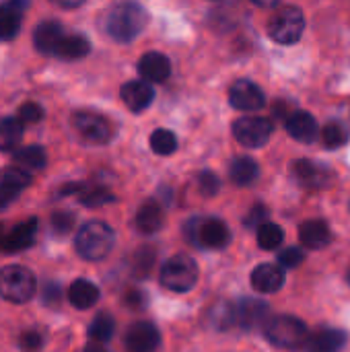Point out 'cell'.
I'll list each match as a JSON object with an SVG mask.
<instances>
[{
    "label": "cell",
    "instance_id": "cell-39",
    "mask_svg": "<svg viewBox=\"0 0 350 352\" xmlns=\"http://www.w3.org/2000/svg\"><path fill=\"white\" fill-rule=\"evenodd\" d=\"M305 262V252L301 248H285L278 254V266L283 270L287 268H299Z\"/></svg>",
    "mask_w": 350,
    "mask_h": 352
},
{
    "label": "cell",
    "instance_id": "cell-1",
    "mask_svg": "<svg viewBox=\"0 0 350 352\" xmlns=\"http://www.w3.org/2000/svg\"><path fill=\"white\" fill-rule=\"evenodd\" d=\"M149 10L138 4V2H118L111 4L103 16H101V29L103 33L118 41V43H128L134 41L144 27L149 25Z\"/></svg>",
    "mask_w": 350,
    "mask_h": 352
},
{
    "label": "cell",
    "instance_id": "cell-12",
    "mask_svg": "<svg viewBox=\"0 0 350 352\" xmlns=\"http://www.w3.org/2000/svg\"><path fill=\"white\" fill-rule=\"evenodd\" d=\"M229 103L239 111H258L266 105V95L256 82L241 78L233 82L229 91Z\"/></svg>",
    "mask_w": 350,
    "mask_h": 352
},
{
    "label": "cell",
    "instance_id": "cell-13",
    "mask_svg": "<svg viewBox=\"0 0 350 352\" xmlns=\"http://www.w3.org/2000/svg\"><path fill=\"white\" fill-rule=\"evenodd\" d=\"M285 280H287L285 270L274 262L258 264L252 270V287H254V291H258L262 295H272V293L281 291L285 287Z\"/></svg>",
    "mask_w": 350,
    "mask_h": 352
},
{
    "label": "cell",
    "instance_id": "cell-29",
    "mask_svg": "<svg viewBox=\"0 0 350 352\" xmlns=\"http://www.w3.org/2000/svg\"><path fill=\"white\" fill-rule=\"evenodd\" d=\"M23 138V124L17 118H4L0 122V151L8 153L21 144Z\"/></svg>",
    "mask_w": 350,
    "mask_h": 352
},
{
    "label": "cell",
    "instance_id": "cell-18",
    "mask_svg": "<svg viewBox=\"0 0 350 352\" xmlns=\"http://www.w3.org/2000/svg\"><path fill=\"white\" fill-rule=\"evenodd\" d=\"M347 332L338 328H322L307 336L305 351L307 352H342L347 346Z\"/></svg>",
    "mask_w": 350,
    "mask_h": 352
},
{
    "label": "cell",
    "instance_id": "cell-19",
    "mask_svg": "<svg viewBox=\"0 0 350 352\" xmlns=\"http://www.w3.org/2000/svg\"><path fill=\"white\" fill-rule=\"evenodd\" d=\"M120 97L122 101L126 103V107L134 113H140L144 111L153 99H155V91L149 82H142V80H128L122 85L120 89Z\"/></svg>",
    "mask_w": 350,
    "mask_h": 352
},
{
    "label": "cell",
    "instance_id": "cell-34",
    "mask_svg": "<svg viewBox=\"0 0 350 352\" xmlns=\"http://www.w3.org/2000/svg\"><path fill=\"white\" fill-rule=\"evenodd\" d=\"M210 322L217 330L225 332L231 326H235V305L229 301H221L212 307L210 311Z\"/></svg>",
    "mask_w": 350,
    "mask_h": 352
},
{
    "label": "cell",
    "instance_id": "cell-8",
    "mask_svg": "<svg viewBox=\"0 0 350 352\" xmlns=\"http://www.w3.org/2000/svg\"><path fill=\"white\" fill-rule=\"evenodd\" d=\"M72 130L87 144H107L113 136V128L109 120L101 113L93 111H76L72 116Z\"/></svg>",
    "mask_w": 350,
    "mask_h": 352
},
{
    "label": "cell",
    "instance_id": "cell-41",
    "mask_svg": "<svg viewBox=\"0 0 350 352\" xmlns=\"http://www.w3.org/2000/svg\"><path fill=\"white\" fill-rule=\"evenodd\" d=\"M19 346L23 352H37L43 346V334L39 330H27L19 338Z\"/></svg>",
    "mask_w": 350,
    "mask_h": 352
},
{
    "label": "cell",
    "instance_id": "cell-37",
    "mask_svg": "<svg viewBox=\"0 0 350 352\" xmlns=\"http://www.w3.org/2000/svg\"><path fill=\"white\" fill-rule=\"evenodd\" d=\"M198 190H200L202 196L212 198V196H217L221 192V179L212 171H202L198 175Z\"/></svg>",
    "mask_w": 350,
    "mask_h": 352
},
{
    "label": "cell",
    "instance_id": "cell-9",
    "mask_svg": "<svg viewBox=\"0 0 350 352\" xmlns=\"http://www.w3.org/2000/svg\"><path fill=\"white\" fill-rule=\"evenodd\" d=\"M274 132V124L262 116H245L235 120L233 136L245 148H260L264 146Z\"/></svg>",
    "mask_w": 350,
    "mask_h": 352
},
{
    "label": "cell",
    "instance_id": "cell-10",
    "mask_svg": "<svg viewBox=\"0 0 350 352\" xmlns=\"http://www.w3.org/2000/svg\"><path fill=\"white\" fill-rule=\"evenodd\" d=\"M291 175L301 188L307 190H324L332 186L334 171L328 163H320L314 159H299L291 165Z\"/></svg>",
    "mask_w": 350,
    "mask_h": 352
},
{
    "label": "cell",
    "instance_id": "cell-43",
    "mask_svg": "<svg viewBox=\"0 0 350 352\" xmlns=\"http://www.w3.org/2000/svg\"><path fill=\"white\" fill-rule=\"evenodd\" d=\"M146 293L140 291V289H130L126 295H124V305L130 309V311H142L146 307Z\"/></svg>",
    "mask_w": 350,
    "mask_h": 352
},
{
    "label": "cell",
    "instance_id": "cell-4",
    "mask_svg": "<svg viewBox=\"0 0 350 352\" xmlns=\"http://www.w3.org/2000/svg\"><path fill=\"white\" fill-rule=\"evenodd\" d=\"M264 336L270 344L278 349H289V351H299L305 346V340L309 336L307 324L295 316H270L266 326L262 328Z\"/></svg>",
    "mask_w": 350,
    "mask_h": 352
},
{
    "label": "cell",
    "instance_id": "cell-16",
    "mask_svg": "<svg viewBox=\"0 0 350 352\" xmlns=\"http://www.w3.org/2000/svg\"><path fill=\"white\" fill-rule=\"evenodd\" d=\"M37 235V219H27L23 223H19L12 231L4 233L0 250L6 254H17V252H25L33 245Z\"/></svg>",
    "mask_w": 350,
    "mask_h": 352
},
{
    "label": "cell",
    "instance_id": "cell-32",
    "mask_svg": "<svg viewBox=\"0 0 350 352\" xmlns=\"http://www.w3.org/2000/svg\"><path fill=\"white\" fill-rule=\"evenodd\" d=\"M285 241V231L281 225L276 223H264L262 227H258V245L266 252H272L276 248H281Z\"/></svg>",
    "mask_w": 350,
    "mask_h": 352
},
{
    "label": "cell",
    "instance_id": "cell-27",
    "mask_svg": "<svg viewBox=\"0 0 350 352\" xmlns=\"http://www.w3.org/2000/svg\"><path fill=\"white\" fill-rule=\"evenodd\" d=\"M12 163H14L17 169L31 173V171H39V169H43L47 165V155H45V151L41 146L31 144V146L19 148L12 155Z\"/></svg>",
    "mask_w": 350,
    "mask_h": 352
},
{
    "label": "cell",
    "instance_id": "cell-7",
    "mask_svg": "<svg viewBox=\"0 0 350 352\" xmlns=\"http://www.w3.org/2000/svg\"><path fill=\"white\" fill-rule=\"evenodd\" d=\"M35 295V276L25 266H6L0 270V297L10 303H27Z\"/></svg>",
    "mask_w": 350,
    "mask_h": 352
},
{
    "label": "cell",
    "instance_id": "cell-45",
    "mask_svg": "<svg viewBox=\"0 0 350 352\" xmlns=\"http://www.w3.org/2000/svg\"><path fill=\"white\" fill-rule=\"evenodd\" d=\"M83 352H107L103 349V344H95V342H91V344H87L85 346V351Z\"/></svg>",
    "mask_w": 350,
    "mask_h": 352
},
{
    "label": "cell",
    "instance_id": "cell-22",
    "mask_svg": "<svg viewBox=\"0 0 350 352\" xmlns=\"http://www.w3.org/2000/svg\"><path fill=\"white\" fill-rule=\"evenodd\" d=\"M64 29L60 23L56 21H43L35 27L33 31V45L39 54H56V47L60 45L62 37H64Z\"/></svg>",
    "mask_w": 350,
    "mask_h": 352
},
{
    "label": "cell",
    "instance_id": "cell-5",
    "mask_svg": "<svg viewBox=\"0 0 350 352\" xmlns=\"http://www.w3.org/2000/svg\"><path fill=\"white\" fill-rule=\"evenodd\" d=\"M303 31H305V14L299 6H293V4L278 6L276 12L268 21L270 39H274L276 43H283V45L297 43L301 39Z\"/></svg>",
    "mask_w": 350,
    "mask_h": 352
},
{
    "label": "cell",
    "instance_id": "cell-26",
    "mask_svg": "<svg viewBox=\"0 0 350 352\" xmlns=\"http://www.w3.org/2000/svg\"><path fill=\"white\" fill-rule=\"evenodd\" d=\"M229 177L235 186H252L260 177V165L252 157H237L231 161L229 167Z\"/></svg>",
    "mask_w": 350,
    "mask_h": 352
},
{
    "label": "cell",
    "instance_id": "cell-6",
    "mask_svg": "<svg viewBox=\"0 0 350 352\" xmlns=\"http://www.w3.org/2000/svg\"><path fill=\"white\" fill-rule=\"evenodd\" d=\"M198 280V264L186 254L169 258L161 268V285L173 293H188Z\"/></svg>",
    "mask_w": 350,
    "mask_h": 352
},
{
    "label": "cell",
    "instance_id": "cell-2",
    "mask_svg": "<svg viewBox=\"0 0 350 352\" xmlns=\"http://www.w3.org/2000/svg\"><path fill=\"white\" fill-rule=\"evenodd\" d=\"M116 243L113 229L103 221H89L85 223L74 237L76 254L87 262H99L103 260Z\"/></svg>",
    "mask_w": 350,
    "mask_h": 352
},
{
    "label": "cell",
    "instance_id": "cell-28",
    "mask_svg": "<svg viewBox=\"0 0 350 352\" xmlns=\"http://www.w3.org/2000/svg\"><path fill=\"white\" fill-rule=\"evenodd\" d=\"M89 50H91V43L87 37H83L78 33H70V35L62 37L54 56H58L62 60H78V58H85L89 54Z\"/></svg>",
    "mask_w": 350,
    "mask_h": 352
},
{
    "label": "cell",
    "instance_id": "cell-20",
    "mask_svg": "<svg viewBox=\"0 0 350 352\" xmlns=\"http://www.w3.org/2000/svg\"><path fill=\"white\" fill-rule=\"evenodd\" d=\"M299 241L307 250H324L332 243V231L330 225L322 219L305 221L299 227Z\"/></svg>",
    "mask_w": 350,
    "mask_h": 352
},
{
    "label": "cell",
    "instance_id": "cell-46",
    "mask_svg": "<svg viewBox=\"0 0 350 352\" xmlns=\"http://www.w3.org/2000/svg\"><path fill=\"white\" fill-rule=\"evenodd\" d=\"M62 8H76V6H80L83 2H58Z\"/></svg>",
    "mask_w": 350,
    "mask_h": 352
},
{
    "label": "cell",
    "instance_id": "cell-23",
    "mask_svg": "<svg viewBox=\"0 0 350 352\" xmlns=\"http://www.w3.org/2000/svg\"><path fill=\"white\" fill-rule=\"evenodd\" d=\"M165 217H163V208L157 200H146L134 217V225L142 235H155L163 229Z\"/></svg>",
    "mask_w": 350,
    "mask_h": 352
},
{
    "label": "cell",
    "instance_id": "cell-48",
    "mask_svg": "<svg viewBox=\"0 0 350 352\" xmlns=\"http://www.w3.org/2000/svg\"><path fill=\"white\" fill-rule=\"evenodd\" d=\"M347 283L350 285V268H349V272H347Z\"/></svg>",
    "mask_w": 350,
    "mask_h": 352
},
{
    "label": "cell",
    "instance_id": "cell-3",
    "mask_svg": "<svg viewBox=\"0 0 350 352\" xmlns=\"http://www.w3.org/2000/svg\"><path fill=\"white\" fill-rule=\"evenodd\" d=\"M184 235L190 243L204 250H223L231 243V231L217 217H192L184 225Z\"/></svg>",
    "mask_w": 350,
    "mask_h": 352
},
{
    "label": "cell",
    "instance_id": "cell-42",
    "mask_svg": "<svg viewBox=\"0 0 350 352\" xmlns=\"http://www.w3.org/2000/svg\"><path fill=\"white\" fill-rule=\"evenodd\" d=\"M264 223H268V208H266L264 204L252 206V210L248 212V217H245V221H243V225L250 227V229H258V227H262Z\"/></svg>",
    "mask_w": 350,
    "mask_h": 352
},
{
    "label": "cell",
    "instance_id": "cell-38",
    "mask_svg": "<svg viewBox=\"0 0 350 352\" xmlns=\"http://www.w3.org/2000/svg\"><path fill=\"white\" fill-rule=\"evenodd\" d=\"M80 202L89 208H97V206H103V204H109V202H116L113 194L103 190V188H95V190H89L83 194Z\"/></svg>",
    "mask_w": 350,
    "mask_h": 352
},
{
    "label": "cell",
    "instance_id": "cell-24",
    "mask_svg": "<svg viewBox=\"0 0 350 352\" xmlns=\"http://www.w3.org/2000/svg\"><path fill=\"white\" fill-rule=\"evenodd\" d=\"M27 8V2H4L0 4V39L2 41H10L17 37V33L21 31V19H23V10Z\"/></svg>",
    "mask_w": 350,
    "mask_h": 352
},
{
    "label": "cell",
    "instance_id": "cell-40",
    "mask_svg": "<svg viewBox=\"0 0 350 352\" xmlns=\"http://www.w3.org/2000/svg\"><path fill=\"white\" fill-rule=\"evenodd\" d=\"M41 118H43V107L39 103H23L17 116L21 124H37L41 122Z\"/></svg>",
    "mask_w": 350,
    "mask_h": 352
},
{
    "label": "cell",
    "instance_id": "cell-36",
    "mask_svg": "<svg viewBox=\"0 0 350 352\" xmlns=\"http://www.w3.org/2000/svg\"><path fill=\"white\" fill-rule=\"evenodd\" d=\"M74 227V214L68 210H56L50 217V229L56 237H66Z\"/></svg>",
    "mask_w": 350,
    "mask_h": 352
},
{
    "label": "cell",
    "instance_id": "cell-33",
    "mask_svg": "<svg viewBox=\"0 0 350 352\" xmlns=\"http://www.w3.org/2000/svg\"><path fill=\"white\" fill-rule=\"evenodd\" d=\"M151 148L161 155V157H167V155H173L175 148H177V138L171 130H165V128H157L153 134H151Z\"/></svg>",
    "mask_w": 350,
    "mask_h": 352
},
{
    "label": "cell",
    "instance_id": "cell-15",
    "mask_svg": "<svg viewBox=\"0 0 350 352\" xmlns=\"http://www.w3.org/2000/svg\"><path fill=\"white\" fill-rule=\"evenodd\" d=\"M31 173L21 171L17 167H8L0 173V208L12 204L25 188L31 186Z\"/></svg>",
    "mask_w": 350,
    "mask_h": 352
},
{
    "label": "cell",
    "instance_id": "cell-14",
    "mask_svg": "<svg viewBox=\"0 0 350 352\" xmlns=\"http://www.w3.org/2000/svg\"><path fill=\"white\" fill-rule=\"evenodd\" d=\"M285 126H287L289 136L303 144H311L320 136V124L309 111H293L285 120Z\"/></svg>",
    "mask_w": 350,
    "mask_h": 352
},
{
    "label": "cell",
    "instance_id": "cell-11",
    "mask_svg": "<svg viewBox=\"0 0 350 352\" xmlns=\"http://www.w3.org/2000/svg\"><path fill=\"white\" fill-rule=\"evenodd\" d=\"M270 320V305L256 297H243L235 303V326L243 328L245 332H254L264 328Z\"/></svg>",
    "mask_w": 350,
    "mask_h": 352
},
{
    "label": "cell",
    "instance_id": "cell-47",
    "mask_svg": "<svg viewBox=\"0 0 350 352\" xmlns=\"http://www.w3.org/2000/svg\"><path fill=\"white\" fill-rule=\"evenodd\" d=\"M2 237H4V225L0 223V243H2Z\"/></svg>",
    "mask_w": 350,
    "mask_h": 352
},
{
    "label": "cell",
    "instance_id": "cell-25",
    "mask_svg": "<svg viewBox=\"0 0 350 352\" xmlns=\"http://www.w3.org/2000/svg\"><path fill=\"white\" fill-rule=\"evenodd\" d=\"M68 301L76 309H91L99 301V289L91 280L78 278L68 289Z\"/></svg>",
    "mask_w": 350,
    "mask_h": 352
},
{
    "label": "cell",
    "instance_id": "cell-21",
    "mask_svg": "<svg viewBox=\"0 0 350 352\" xmlns=\"http://www.w3.org/2000/svg\"><path fill=\"white\" fill-rule=\"evenodd\" d=\"M138 74L151 85V82H163L171 74L169 58L161 52H149L138 62Z\"/></svg>",
    "mask_w": 350,
    "mask_h": 352
},
{
    "label": "cell",
    "instance_id": "cell-31",
    "mask_svg": "<svg viewBox=\"0 0 350 352\" xmlns=\"http://www.w3.org/2000/svg\"><path fill=\"white\" fill-rule=\"evenodd\" d=\"M320 136H322L324 146H326V148H330V151L344 146L350 138L347 126H344V124H340V122H328V124L320 130Z\"/></svg>",
    "mask_w": 350,
    "mask_h": 352
},
{
    "label": "cell",
    "instance_id": "cell-35",
    "mask_svg": "<svg viewBox=\"0 0 350 352\" xmlns=\"http://www.w3.org/2000/svg\"><path fill=\"white\" fill-rule=\"evenodd\" d=\"M155 266V250L151 245H142L132 258V272L136 278H146Z\"/></svg>",
    "mask_w": 350,
    "mask_h": 352
},
{
    "label": "cell",
    "instance_id": "cell-17",
    "mask_svg": "<svg viewBox=\"0 0 350 352\" xmlns=\"http://www.w3.org/2000/svg\"><path fill=\"white\" fill-rule=\"evenodd\" d=\"M161 344V334L151 322H136L126 334V346L132 352H155Z\"/></svg>",
    "mask_w": 350,
    "mask_h": 352
},
{
    "label": "cell",
    "instance_id": "cell-30",
    "mask_svg": "<svg viewBox=\"0 0 350 352\" xmlns=\"http://www.w3.org/2000/svg\"><path fill=\"white\" fill-rule=\"evenodd\" d=\"M113 332H116V322L109 314H99L91 326H89V338L95 342V344H105L113 338Z\"/></svg>",
    "mask_w": 350,
    "mask_h": 352
},
{
    "label": "cell",
    "instance_id": "cell-44",
    "mask_svg": "<svg viewBox=\"0 0 350 352\" xmlns=\"http://www.w3.org/2000/svg\"><path fill=\"white\" fill-rule=\"evenodd\" d=\"M41 301L47 307H58L60 301H62V289H60V285L58 283H45L43 293H41Z\"/></svg>",
    "mask_w": 350,
    "mask_h": 352
}]
</instances>
